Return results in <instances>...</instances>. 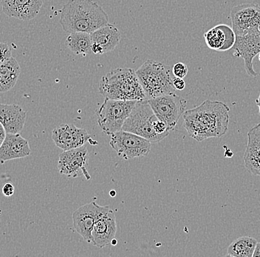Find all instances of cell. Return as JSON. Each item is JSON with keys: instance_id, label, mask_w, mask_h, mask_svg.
Instances as JSON below:
<instances>
[{"instance_id": "obj_1", "label": "cell", "mask_w": 260, "mask_h": 257, "mask_svg": "<svg viewBox=\"0 0 260 257\" xmlns=\"http://www.w3.org/2000/svg\"><path fill=\"white\" fill-rule=\"evenodd\" d=\"M230 108L219 101L206 100L183 113V127L198 141L220 138L226 133Z\"/></svg>"}, {"instance_id": "obj_2", "label": "cell", "mask_w": 260, "mask_h": 257, "mask_svg": "<svg viewBox=\"0 0 260 257\" xmlns=\"http://www.w3.org/2000/svg\"><path fill=\"white\" fill-rule=\"evenodd\" d=\"M59 23L67 33L91 34L109 23L105 10L92 0H71L63 6Z\"/></svg>"}, {"instance_id": "obj_3", "label": "cell", "mask_w": 260, "mask_h": 257, "mask_svg": "<svg viewBox=\"0 0 260 257\" xmlns=\"http://www.w3.org/2000/svg\"><path fill=\"white\" fill-rule=\"evenodd\" d=\"M99 91L105 99L110 100H146L136 71L130 68H116L109 71L102 76Z\"/></svg>"}, {"instance_id": "obj_4", "label": "cell", "mask_w": 260, "mask_h": 257, "mask_svg": "<svg viewBox=\"0 0 260 257\" xmlns=\"http://www.w3.org/2000/svg\"><path fill=\"white\" fill-rule=\"evenodd\" d=\"M172 71L160 62L149 60L136 71L146 100L175 93Z\"/></svg>"}, {"instance_id": "obj_5", "label": "cell", "mask_w": 260, "mask_h": 257, "mask_svg": "<svg viewBox=\"0 0 260 257\" xmlns=\"http://www.w3.org/2000/svg\"><path fill=\"white\" fill-rule=\"evenodd\" d=\"M158 120L147 100L137 101L129 116L126 119L122 131L133 133L145 138L152 143L165 139L170 133L158 134L154 131V124Z\"/></svg>"}, {"instance_id": "obj_6", "label": "cell", "mask_w": 260, "mask_h": 257, "mask_svg": "<svg viewBox=\"0 0 260 257\" xmlns=\"http://www.w3.org/2000/svg\"><path fill=\"white\" fill-rule=\"evenodd\" d=\"M136 100H115L105 99L96 110L98 124L107 135L122 131L126 119L136 105Z\"/></svg>"}, {"instance_id": "obj_7", "label": "cell", "mask_w": 260, "mask_h": 257, "mask_svg": "<svg viewBox=\"0 0 260 257\" xmlns=\"http://www.w3.org/2000/svg\"><path fill=\"white\" fill-rule=\"evenodd\" d=\"M147 101L154 115L166 123L170 132L175 129L180 117L186 110V100L179 97L175 93L160 96Z\"/></svg>"}, {"instance_id": "obj_8", "label": "cell", "mask_w": 260, "mask_h": 257, "mask_svg": "<svg viewBox=\"0 0 260 257\" xmlns=\"http://www.w3.org/2000/svg\"><path fill=\"white\" fill-rule=\"evenodd\" d=\"M111 136L112 149L122 159H132L144 157L149 154L152 143L142 136L127 131H118Z\"/></svg>"}, {"instance_id": "obj_9", "label": "cell", "mask_w": 260, "mask_h": 257, "mask_svg": "<svg viewBox=\"0 0 260 257\" xmlns=\"http://www.w3.org/2000/svg\"><path fill=\"white\" fill-rule=\"evenodd\" d=\"M110 209L109 206H101L95 202L81 206L73 214L75 230L86 242L92 243V232L95 222Z\"/></svg>"}, {"instance_id": "obj_10", "label": "cell", "mask_w": 260, "mask_h": 257, "mask_svg": "<svg viewBox=\"0 0 260 257\" xmlns=\"http://www.w3.org/2000/svg\"><path fill=\"white\" fill-rule=\"evenodd\" d=\"M89 155L87 148H77L64 151L59 155L58 169L61 175L68 177H76L84 176L87 180L91 179L87 166L89 163Z\"/></svg>"}, {"instance_id": "obj_11", "label": "cell", "mask_w": 260, "mask_h": 257, "mask_svg": "<svg viewBox=\"0 0 260 257\" xmlns=\"http://www.w3.org/2000/svg\"><path fill=\"white\" fill-rule=\"evenodd\" d=\"M232 49L237 58L243 59L247 74L256 77L258 73L253 68V59L260 53V30L253 28L245 35L236 37V42Z\"/></svg>"}, {"instance_id": "obj_12", "label": "cell", "mask_w": 260, "mask_h": 257, "mask_svg": "<svg viewBox=\"0 0 260 257\" xmlns=\"http://www.w3.org/2000/svg\"><path fill=\"white\" fill-rule=\"evenodd\" d=\"M232 28L236 37L245 35L250 30H260V6L246 3L235 6L231 11Z\"/></svg>"}, {"instance_id": "obj_13", "label": "cell", "mask_w": 260, "mask_h": 257, "mask_svg": "<svg viewBox=\"0 0 260 257\" xmlns=\"http://www.w3.org/2000/svg\"><path fill=\"white\" fill-rule=\"evenodd\" d=\"M55 145L63 151L82 147L90 140L91 136L86 130L73 124H62L56 127L52 133Z\"/></svg>"}, {"instance_id": "obj_14", "label": "cell", "mask_w": 260, "mask_h": 257, "mask_svg": "<svg viewBox=\"0 0 260 257\" xmlns=\"http://www.w3.org/2000/svg\"><path fill=\"white\" fill-rule=\"evenodd\" d=\"M5 14L20 20H31L40 13L42 0H1Z\"/></svg>"}, {"instance_id": "obj_15", "label": "cell", "mask_w": 260, "mask_h": 257, "mask_svg": "<svg viewBox=\"0 0 260 257\" xmlns=\"http://www.w3.org/2000/svg\"><path fill=\"white\" fill-rule=\"evenodd\" d=\"M117 232L116 219L111 209L95 222L92 232V243L99 248L111 245Z\"/></svg>"}, {"instance_id": "obj_16", "label": "cell", "mask_w": 260, "mask_h": 257, "mask_svg": "<svg viewBox=\"0 0 260 257\" xmlns=\"http://www.w3.org/2000/svg\"><path fill=\"white\" fill-rule=\"evenodd\" d=\"M31 154L28 141L20 133H8L0 147V164L7 161L28 157Z\"/></svg>"}, {"instance_id": "obj_17", "label": "cell", "mask_w": 260, "mask_h": 257, "mask_svg": "<svg viewBox=\"0 0 260 257\" xmlns=\"http://www.w3.org/2000/svg\"><path fill=\"white\" fill-rule=\"evenodd\" d=\"M206 45L211 50L226 51L233 48L236 34L230 26L221 24L214 26L204 34Z\"/></svg>"}, {"instance_id": "obj_18", "label": "cell", "mask_w": 260, "mask_h": 257, "mask_svg": "<svg viewBox=\"0 0 260 257\" xmlns=\"http://www.w3.org/2000/svg\"><path fill=\"white\" fill-rule=\"evenodd\" d=\"M26 112L16 104H0V123L8 133H19L24 128Z\"/></svg>"}, {"instance_id": "obj_19", "label": "cell", "mask_w": 260, "mask_h": 257, "mask_svg": "<svg viewBox=\"0 0 260 257\" xmlns=\"http://www.w3.org/2000/svg\"><path fill=\"white\" fill-rule=\"evenodd\" d=\"M244 161L248 172L260 177V123L248 131Z\"/></svg>"}, {"instance_id": "obj_20", "label": "cell", "mask_w": 260, "mask_h": 257, "mask_svg": "<svg viewBox=\"0 0 260 257\" xmlns=\"http://www.w3.org/2000/svg\"><path fill=\"white\" fill-rule=\"evenodd\" d=\"M92 43L97 44L102 48L105 54L108 52L113 51L121 40V34L118 29L112 24L99 27L95 32L90 34Z\"/></svg>"}, {"instance_id": "obj_21", "label": "cell", "mask_w": 260, "mask_h": 257, "mask_svg": "<svg viewBox=\"0 0 260 257\" xmlns=\"http://www.w3.org/2000/svg\"><path fill=\"white\" fill-rule=\"evenodd\" d=\"M20 73V66L13 56L0 65V93L11 90L16 85Z\"/></svg>"}, {"instance_id": "obj_22", "label": "cell", "mask_w": 260, "mask_h": 257, "mask_svg": "<svg viewBox=\"0 0 260 257\" xmlns=\"http://www.w3.org/2000/svg\"><path fill=\"white\" fill-rule=\"evenodd\" d=\"M92 38L90 34L84 32L71 33L67 37V48L76 55L86 56L92 52Z\"/></svg>"}, {"instance_id": "obj_23", "label": "cell", "mask_w": 260, "mask_h": 257, "mask_svg": "<svg viewBox=\"0 0 260 257\" xmlns=\"http://www.w3.org/2000/svg\"><path fill=\"white\" fill-rule=\"evenodd\" d=\"M257 241L250 237H241L237 239L228 248L227 256L253 257V251Z\"/></svg>"}, {"instance_id": "obj_24", "label": "cell", "mask_w": 260, "mask_h": 257, "mask_svg": "<svg viewBox=\"0 0 260 257\" xmlns=\"http://www.w3.org/2000/svg\"><path fill=\"white\" fill-rule=\"evenodd\" d=\"M188 69L186 64L183 63H178L172 68V74L175 77L183 78L188 74Z\"/></svg>"}, {"instance_id": "obj_25", "label": "cell", "mask_w": 260, "mask_h": 257, "mask_svg": "<svg viewBox=\"0 0 260 257\" xmlns=\"http://www.w3.org/2000/svg\"><path fill=\"white\" fill-rule=\"evenodd\" d=\"M12 58V51L9 45L3 42H0V65Z\"/></svg>"}, {"instance_id": "obj_26", "label": "cell", "mask_w": 260, "mask_h": 257, "mask_svg": "<svg viewBox=\"0 0 260 257\" xmlns=\"http://www.w3.org/2000/svg\"><path fill=\"white\" fill-rule=\"evenodd\" d=\"M14 191H15V188H14V185L11 183H7L5 184L4 186L3 187L2 193L5 196L10 197L14 195Z\"/></svg>"}, {"instance_id": "obj_27", "label": "cell", "mask_w": 260, "mask_h": 257, "mask_svg": "<svg viewBox=\"0 0 260 257\" xmlns=\"http://www.w3.org/2000/svg\"><path fill=\"white\" fill-rule=\"evenodd\" d=\"M173 85L176 90L183 91L184 90L185 88H186V82H185V81L183 80V79H182V78L175 77V76H174Z\"/></svg>"}, {"instance_id": "obj_28", "label": "cell", "mask_w": 260, "mask_h": 257, "mask_svg": "<svg viewBox=\"0 0 260 257\" xmlns=\"http://www.w3.org/2000/svg\"><path fill=\"white\" fill-rule=\"evenodd\" d=\"M6 135H7V132H6V129H5L2 123H0V147L6 139Z\"/></svg>"}, {"instance_id": "obj_29", "label": "cell", "mask_w": 260, "mask_h": 257, "mask_svg": "<svg viewBox=\"0 0 260 257\" xmlns=\"http://www.w3.org/2000/svg\"><path fill=\"white\" fill-rule=\"evenodd\" d=\"M260 256V242L256 243L255 246L254 251H253V257Z\"/></svg>"}, {"instance_id": "obj_30", "label": "cell", "mask_w": 260, "mask_h": 257, "mask_svg": "<svg viewBox=\"0 0 260 257\" xmlns=\"http://www.w3.org/2000/svg\"><path fill=\"white\" fill-rule=\"evenodd\" d=\"M256 105H257V106L259 107V113L260 115V93L259 97H258L257 100H256Z\"/></svg>"}, {"instance_id": "obj_31", "label": "cell", "mask_w": 260, "mask_h": 257, "mask_svg": "<svg viewBox=\"0 0 260 257\" xmlns=\"http://www.w3.org/2000/svg\"><path fill=\"white\" fill-rule=\"evenodd\" d=\"M110 196H112V197H114V196H116V191H115V190H112V191H110Z\"/></svg>"}, {"instance_id": "obj_32", "label": "cell", "mask_w": 260, "mask_h": 257, "mask_svg": "<svg viewBox=\"0 0 260 257\" xmlns=\"http://www.w3.org/2000/svg\"><path fill=\"white\" fill-rule=\"evenodd\" d=\"M117 243H118V241H117L116 239H114L113 240V242H112V245H113V246H115V245H117Z\"/></svg>"}, {"instance_id": "obj_33", "label": "cell", "mask_w": 260, "mask_h": 257, "mask_svg": "<svg viewBox=\"0 0 260 257\" xmlns=\"http://www.w3.org/2000/svg\"><path fill=\"white\" fill-rule=\"evenodd\" d=\"M258 55H259V61H260V53H259V54H258Z\"/></svg>"}]
</instances>
